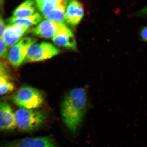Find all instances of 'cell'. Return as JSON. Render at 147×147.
Instances as JSON below:
<instances>
[{"mask_svg": "<svg viewBox=\"0 0 147 147\" xmlns=\"http://www.w3.org/2000/svg\"><path fill=\"white\" fill-rule=\"evenodd\" d=\"M88 106V93L85 88H75L64 97L61 108V116L64 123L72 133H76L80 127Z\"/></svg>", "mask_w": 147, "mask_h": 147, "instance_id": "cell-1", "label": "cell"}, {"mask_svg": "<svg viewBox=\"0 0 147 147\" xmlns=\"http://www.w3.org/2000/svg\"><path fill=\"white\" fill-rule=\"evenodd\" d=\"M9 99L16 105L27 109L41 107L45 101L43 94L41 91L28 86L20 88Z\"/></svg>", "mask_w": 147, "mask_h": 147, "instance_id": "cell-2", "label": "cell"}, {"mask_svg": "<svg viewBox=\"0 0 147 147\" xmlns=\"http://www.w3.org/2000/svg\"><path fill=\"white\" fill-rule=\"evenodd\" d=\"M16 126L20 131L32 132L43 125L47 117L46 112L42 110L21 108L15 113Z\"/></svg>", "mask_w": 147, "mask_h": 147, "instance_id": "cell-3", "label": "cell"}, {"mask_svg": "<svg viewBox=\"0 0 147 147\" xmlns=\"http://www.w3.org/2000/svg\"><path fill=\"white\" fill-rule=\"evenodd\" d=\"M69 1L64 0H37L36 8L44 17L56 22L64 23L66 9Z\"/></svg>", "mask_w": 147, "mask_h": 147, "instance_id": "cell-4", "label": "cell"}, {"mask_svg": "<svg viewBox=\"0 0 147 147\" xmlns=\"http://www.w3.org/2000/svg\"><path fill=\"white\" fill-rule=\"evenodd\" d=\"M60 52L56 47L48 42L34 44L29 49L23 63L42 61L56 56Z\"/></svg>", "mask_w": 147, "mask_h": 147, "instance_id": "cell-5", "label": "cell"}, {"mask_svg": "<svg viewBox=\"0 0 147 147\" xmlns=\"http://www.w3.org/2000/svg\"><path fill=\"white\" fill-rule=\"evenodd\" d=\"M36 41V38L27 36L13 46L8 55L11 64L14 67H19L23 63L30 47Z\"/></svg>", "mask_w": 147, "mask_h": 147, "instance_id": "cell-6", "label": "cell"}, {"mask_svg": "<svg viewBox=\"0 0 147 147\" xmlns=\"http://www.w3.org/2000/svg\"><path fill=\"white\" fill-rule=\"evenodd\" d=\"M3 147H59L52 137L43 136L16 140L6 143Z\"/></svg>", "mask_w": 147, "mask_h": 147, "instance_id": "cell-7", "label": "cell"}, {"mask_svg": "<svg viewBox=\"0 0 147 147\" xmlns=\"http://www.w3.org/2000/svg\"><path fill=\"white\" fill-rule=\"evenodd\" d=\"M55 45L64 48L76 49V43L72 30L64 23L52 38Z\"/></svg>", "mask_w": 147, "mask_h": 147, "instance_id": "cell-8", "label": "cell"}, {"mask_svg": "<svg viewBox=\"0 0 147 147\" xmlns=\"http://www.w3.org/2000/svg\"><path fill=\"white\" fill-rule=\"evenodd\" d=\"M17 127L15 115L11 107L3 101L0 104V128L3 131H13Z\"/></svg>", "mask_w": 147, "mask_h": 147, "instance_id": "cell-9", "label": "cell"}, {"mask_svg": "<svg viewBox=\"0 0 147 147\" xmlns=\"http://www.w3.org/2000/svg\"><path fill=\"white\" fill-rule=\"evenodd\" d=\"M29 27L18 24H9L6 27L1 38L8 47H12L22 39Z\"/></svg>", "mask_w": 147, "mask_h": 147, "instance_id": "cell-10", "label": "cell"}, {"mask_svg": "<svg viewBox=\"0 0 147 147\" xmlns=\"http://www.w3.org/2000/svg\"><path fill=\"white\" fill-rule=\"evenodd\" d=\"M49 20H46L40 23L36 26L31 29L30 32L40 38L48 39L53 38L62 24Z\"/></svg>", "mask_w": 147, "mask_h": 147, "instance_id": "cell-11", "label": "cell"}, {"mask_svg": "<svg viewBox=\"0 0 147 147\" xmlns=\"http://www.w3.org/2000/svg\"><path fill=\"white\" fill-rule=\"evenodd\" d=\"M84 10L82 3L76 1H69L66 9L65 20L69 24L78 25L84 16Z\"/></svg>", "mask_w": 147, "mask_h": 147, "instance_id": "cell-12", "label": "cell"}, {"mask_svg": "<svg viewBox=\"0 0 147 147\" xmlns=\"http://www.w3.org/2000/svg\"><path fill=\"white\" fill-rule=\"evenodd\" d=\"M0 68V94L2 95L13 90L15 85L5 62L1 61Z\"/></svg>", "mask_w": 147, "mask_h": 147, "instance_id": "cell-13", "label": "cell"}, {"mask_svg": "<svg viewBox=\"0 0 147 147\" xmlns=\"http://www.w3.org/2000/svg\"><path fill=\"white\" fill-rule=\"evenodd\" d=\"M35 1H27L22 3L14 11L13 17L22 18L28 17L36 13Z\"/></svg>", "mask_w": 147, "mask_h": 147, "instance_id": "cell-14", "label": "cell"}, {"mask_svg": "<svg viewBox=\"0 0 147 147\" xmlns=\"http://www.w3.org/2000/svg\"><path fill=\"white\" fill-rule=\"evenodd\" d=\"M43 16L41 14L36 13L28 17L18 18L12 16L8 19L10 24H18L30 27L37 24L42 21Z\"/></svg>", "mask_w": 147, "mask_h": 147, "instance_id": "cell-15", "label": "cell"}, {"mask_svg": "<svg viewBox=\"0 0 147 147\" xmlns=\"http://www.w3.org/2000/svg\"><path fill=\"white\" fill-rule=\"evenodd\" d=\"M1 51H0V56L3 59H5L8 57V47L3 41L2 38H1Z\"/></svg>", "mask_w": 147, "mask_h": 147, "instance_id": "cell-16", "label": "cell"}, {"mask_svg": "<svg viewBox=\"0 0 147 147\" xmlns=\"http://www.w3.org/2000/svg\"><path fill=\"white\" fill-rule=\"evenodd\" d=\"M140 35L142 40L147 42V26L141 29Z\"/></svg>", "mask_w": 147, "mask_h": 147, "instance_id": "cell-17", "label": "cell"}, {"mask_svg": "<svg viewBox=\"0 0 147 147\" xmlns=\"http://www.w3.org/2000/svg\"><path fill=\"white\" fill-rule=\"evenodd\" d=\"M5 28L6 27H5V22L1 16L0 18V36L1 37L2 36Z\"/></svg>", "mask_w": 147, "mask_h": 147, "instance_id": "cell-18", "label": "cell"}, {"mask_svg": "<svg viewBox=\"0 0 147 147\" xmlns=\"http://www.w3.org/2000/svg\"><path fill=\"white\" fill-rule=\"evenodd\" d=\"M135 14L138 16H147V5L136 13Z\"/></svg>", "mask_w": 147, "mask_h": 147, "instance_id": "cell-19", "label": "cell"}]
</instances>
